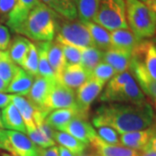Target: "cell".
I'll list each match as a JSON object with an SVG mask.
<instances>
[{
    "instance_id": "6da1fadb",
    "label": "cell",
    "mask_w": 156,
    "mask_h": 156,
    "mask_svg": "<svg viewBox=\"0 0 156 156\" xmlns=\"http://www.w3.org/2000/svg\"><path fill=\"white\" fill-rule=\"evenodd\" d=\"M154 120L153 106L147 101L140 104L107 102L96 108L92 123L96 128L109 127L122 134L150 128Z\"/></svg>"
},
{
    "instance_id": "7a4b0ae2",
    "label": "cell",
    "mask_w": 156,
    "mask_h": 156,
    "mask_svg": "<svg viewBox=\"0 0 156 156\" xmlns=\"http://www.w3.org/2000/svg\"><path fill=\"white\" fill-rule=\"evenodd\" d=\"M57 14L40 2L17 29L20 34L36 42H51L55 38Z\"/></svg>"
},
{
    "instance_id": "3957f363",
    "label": "cell",
    "mask_w": 156,
    "mask_h": 156,
    "mask_svg": "<svg viewBox=\"0 0 156 156\" xmlns=\"http://www.w3.org/2000/svg\"><path fill=\"white\" fill-rule=\"evenodd\" d=\"M128 28L140 39L153 37L156 30V12L139 0H125Z\"/></svg>"
},
{
    "instance_id": "277c9868",
    "label": "cell",
    "mask_w": 156,
    "mask_h": 156,
    "mask_svg": "<svg viewBox=\"0 0 156 156\" xmlns=\"http://www.w3.org/2000/svg\"><path fill=\"white\" fill-rule=\"evenodd\" d=\"M56 42L77 48L95 47L88 29L79 20H69L57 16Z\"/></svg>"
},
{
    "instance_id": "5b68a950",
    "label": "cell",
    "mask_w": 156,
    "mask_h": 156,
    "mask_svg": "<svg viewBox=\"0 0 156 156\" xmlns=\"http://www.w3.org/2000/svg\"><path fill=\"white\" fill-rule=\"evenodd\" d=\"M108 31L128 29L125 0H100L94 21Z\"/></svg>"
},
{
    "instance_id": "8992f818",
    "label": "cell",
    "mask_w": 156,
    "mask_h": 156,
    "mask_svg": "<svg viewBox=\"0 0 156 156\" xmlns=\"http://www.w3.org/2000/svg\"><path fill=\"white\" fill-rule=\"evenodd\" d=\"M0 150L12 156H42V148L26 134L0 128Z\"/></svg>"
},
{
    "instance_id": "52a82bcc",
    "label": "cell",
    "mask_w": 156,
    "mask_h": 156,
    "mask_svg": "<svg viewBox=\"0 0 156 156\" xmlns=\"http://www.w3.org/2000/svg\"><path fill=\"white\" fill-rule=\"evenodd\" d=\"M75 107H77L75 90L56 79L45 102L44 113L48 115L50 112L56 109Z\"/></svg>"
},
{
    "instance_id": "ba28073f",
    "label": "cell",
    "mask_w": 156,
    "mask_h": 156,
    "mask_svg": "<svg viewBox=\"0 0 156 156\" xmlns=\"http://www.w3.org/2000/svg\"><path fill=\"white\" fill-rule=\"evenodd\" d=\"M105 83L89 76L76 92V106L83 114L89 115L90 105L100 95Z\"/></svg>"
},
{
    "instance_id": "9c48e42d",
    "label": "cell",
    "mask_w": 156,
    "mask_h": 156,
    "mask_svg": "<svg viewBox=\"0 0 156 156\" xmlns=\"http://www.w3.org/2000/svg\"><path fill=\"white\" fill-rule=\"evenodd\" d=\"M55 80L56 79L51 80L39 76L35 77L28 95H26L27 101L31 104L35 110L44 113L45 102Z\"/></svg>"
},
{
    "instance_id": "30bf717a",
    "label": "cell",
    "mask_w": 156,
    "mask_h": 156,
    "mask_svg": "<svg viewBox=\"0 0 156 156\" xmlns=\"http://www.w3.org/2000/svg\"><path fill=\"white\" fill-rule=\"evenodd\" d=\"M128 69L132 71L133 78L136 80V83H139L140 89L145 96L147 95L154 102L156 99V80L153 79L143 63L132 57Z\"/></svg>"
},
{
    "instance_id": "8fae6325",
    "label": "cell",
    "mask_w": 156,
    "mask_h": 156,
    "mask_svg": "<svg viewBox=\"0 0 156 156\" xmlns=\"http://www.w3.org/2000/svg\"><path fill=\"white\" fill-rule=\"evenodd\" d=\"M57 131L65 132L83 142L89 145L90 140L96 135V130L94 127L88 122V119L83 118H76L70 121L69 122L62 126Z\"/></svg>"
},
{
    "instance_id": "7c38bea8",
    "label": "cell",
    "mask_w": 156,
    "mask_h": 156,
    "mask_svg": "<svg viewBox=\"0 0 156 156\" xmlns=\"http://www.w3.org/2000/svg\"><path fill=\"white\" fill-rule=\"evenodd\" d=\"M145 101H147L145 95L140 89L139 85L134 78L119 89L116 93L111 95L107 101V102H123L133 104H140Z\"/></svg>"
},
{
    "instance_id": "4fadbf2b",
    "label": "cell",
    "mask_w": 156,
    "mask_h": 156,
    "mask_svg": "<svg viewBox=\"0 0 156 156\" xmlns=\"http://www.w3.org/2000/svg\"><path fill=\"white\" fill-rule=\"evenodd\" d=\"M40 0H17L13 9L9 13L6 24L13 32H16L19 26L28 17L30 12L38 5Z\"/></svg>"
},
{
    "instance_id": "5bb4252c",
    "label": "cell",
    "mask_w": 156,
    "mask_h": 156,
    "mask_svg": "<svg viewBox=\"0 0 156 156\" xmlns=\"http://www.w3.org/2000/svg\"><path fill=\"white\" fill-rule=\"evenodd\" d=\"M154 137H155V127L154 125H153L150 128H146L143 130L122 134L120 136V142L122 145L126 147L137 151H141L149 143L151 140Z\"/></svg>"
},
{
    "instance_id": "9a60e30c",
    "label": "cell",
    "mask_w": 156,
    "mask_h": 156,
    "mask_svg": "<svg viewBox=\"0 0 156 156\" xmlns=\"http://www.w3.org/2000/svg\"><path fill=\"white\" fill-rule=\"evenodd\" d=\"M98 156H140V151L126 147L122 145H113L103 141L96 134L89 142Z\"/></svg>"
},
{
    "instance_id": "2e32d148",
    "label": "cell",
    "mask_w": 156,
    "mask_h": 156,
    "mask_svg": "<svg viewBox=\"0 0 156 156\" xmlns=\"http://www.w3.org/2000/svg\"><path fill=\"white\" fill-rule=\"evenodd\" d=\"M76 118H83L88 119V115L83 114L77 107L75 108H59L49 113V115L45 117V122L50 128L55 130L64 126L65 124L72 121Z\"/></svg>"
},
{
    "instance_id": "e0dca14e",
    "label": "cell",
    "mask_w": 156,
    "mask_h": 156,
    "mask_svg": "<svg viewBox=\"0 0 156 156\" xmlns=\"http://www.w3.org/2000/svg\"><path fill=\"white\" fill-rule=\"evenodd\" d=\"M132 52L128 50L109 48L103 51L102 62L110 65L117 74L128 71L132 59Z\"/></svg>"
},
{
    "instance_id": "ac0fdd59",
    "label": "cell",
    "mask_w": 156,
    "mask_h": 156,
    "mask_svg": "<svg viewBox=\"0 0 156 156\" xmlns=\"http://www.w3.org/2000/svg\"><path fill=\"white\" fill-rule=\"evenodd\" d=\"M35 76L26 72L23 69L17 66L13 77L7 86L6 93L12 95L26 96L33 83Z\"/></svg>"
},
{
    "instance_id": "d6986e66",
    "label": "cell",
    "mask_w": 156,
    "mask_h": 156,
    "mask_svg": "<svg viewBox=\"0 0 156 156\" xmlns=\"http://www.w3.org/2000/svg\"><path fill=\"white\" fill-rule=\"evenodd\" d=\"M112 48L132 52L142 39L138 38L130 29H119L109 31Z\"/></svg>"
},
{
    "instance_id": "ffe728a7",
    "label": "cell",
    "mask_w": 156,
    "mask_h": 156,
    "mask_svg": "<svg viewBox=\"0 0 156 156\" xmlns=\"http://www.w3.org/2000/svg\"><path fill=\"white\" fill-rule=\"evenodd\" d=\"M89 74L81 64H67L62 73L59 81L69 88L77 89L89 77Z\"/></svg>"
},
{
    "instance_id": "44dd1931",
    "label": "cell",
    "mask_w": 156,
    "mask_h": 156,
    "mask_svg": "<svg viewBox=\"0 0 156 156\" xmlns=\"http://www.w3.org/2000/svg\"><path fill=\"white\" fill-rule=\"evenodd\" d=\"M1 116L4 128L26 134V128L22 116L12 103H10L2 109Z\"/></svg>"
},
{
    "instance_id": "7402d4cb",
    "label": "cell",
    "mask_w": 156,
    "mask_h": 156,
    "mask_svg": "<svg viewBox=\"0 0 156 156\" xmlns=\"http://www.w3.org/2000/svg\"><path fill=\"white\" fill-rule=\"evenodd\" d=\"M58 16L69 20L77 18L76 0H40Z\"/></svg>"
},
{
    "instance_id": "603a6c76",
    "label": "cell",
    "mask_w": 156,
    "mask_h": 156,
    "mask_svg": "<svg viewBox=\"0 0 156 156\" xmlns=\"http://www.w3.org/2000/svg\"><path fill=\"white\" fill-rule=\"evenodd\" d=\"M11 103L17 108V110L20 113L26 128V133L27 131H31L36 129L37 127L34 122L35 109L27 101V99L22 95L11 94Z\"/></svg>"
},
{
    "instance_id": "cb8c5ba5",
    "label": "cell",
    "mask_w": 156,
    "mask_h": 156,
    "mask_svg": "<svg viewBox=\"0 0 156 156\" xmlns=\"http://www.w3.org/2000/svg\"><path fill=\"white\" fill-rule=\"evenodd\" d=\"M30 41L23 36H17L13 41L11 42L8 54L9 56L15 64L21 67L29 51V47Z\"/></svg>"
},
{
    "instance_id": "d4e9b609",
    "label": "cell",
    "mask_w": 156,
    "mask_h": 156,
    "mask_svg": "<svg viewBox=\"0 0 156 156\" xmlns=\"http://www.w3.org/2000/svg\"><path fill=\"white\" fill-rule=\"evenodd\" d=\"M53 140L56 143H58L59 145H61V147L66 148L75 156H79L84 154L88 147L87 144L76 139L70 134L57 130L54 131Z\"/></svg>"
},
{
    "instance_id": "484cf974",
    "label": "cell",
    "mask_w": 156,
    "mask_h": 156,
    "mask_svg": "<svg viewBox=\"0 0 156 156\" xmlns=\"http://www.w3.org/2000/svg\"><path fill=\"white\" fill-rule=\"evenodd\" d=\"M83 24L88 29L89 34L93 39L94 44L97 49L105 51L111 48L110 36L108 30L92 21L83 22Z\"/></svg>"
},
{
    "instance_id": "4316f807",
    "label": "cell",
    "mask_w": 156,
    "mask_h": 156,
    "mask_svg": "<svg viewBox=\"0 0 156 156\" xmlns=\"http://www.w3.org/2000/svg\"><path fill=\"white\" fill-rule=\"evenodd\" d=\"M48 60L50 67L52 69L55 77L59 81L62 73L67 63L64 58V55L62 50L61 46L56 42H50L48 49Z\"/></svg>"
},
{
    "instance_id": "83f0119b",
    "label": "cell",
    "mask_w": 156,
    "mask_h": 156,
    "mask_svg": "<svg viewBox=\"0 0 156 156\" xmlns=\"http://www.w3.org/2000/svg\"><path fill=\"white\" fill-rule=\"evenodd\" d=\"M80 64L90 76L94 69L103 60V51L97 49L96 47L80 48Z\"/></svg>"
},
{
    "instance_id": "f1b7e54d",
    "label": "cell",
    "mask_w": 156,
    "mask_h": 156,
    "mask_svg": "<svg viewBox=\"0 0 156 156\" xmlns=\"http://www.w3.org/2000/svg\"><path fill=\"white\" fill-rule=\"evenodd\" d=\"M132 79H133V76H131V74L128 71L116 74L114 77H112L108 81L104 90L101 91V94L100 98H99L100 101L103 102V103L107 102V101L108 100V98L111 95H114L115 93H116L119 89L122 88L125 84L128 83V82L131 81Z\"/></svg>"
},
{
    "instance_id": "f546056e",
    "label": "cell",
    "mask_w": 156,
    "mask_h": 156,
    "mask_svg": "<svg viewBox=\"0 0 156 156\" xmlns=\"http://www.w3.org/2000/svg\"><path fill=\"white\" fill-rule=\"evenodd\" d=\"M50 43V42H37L36 46L38 54V76L53 80L56 79V77L48 60V49Z\"/></svg>"
},
{
    "instance_id": "4dcf8cb0",
    "label": "cell",
    "mask_w": 156,
    "mask_h": 156,
    "mask_svg": "<svg viewBox=\"0 0 156 156\" xmlns=\"http://www.w3.org/2000/svg\"><path fill=\"white\" fill-rule=\"evenodd\" d=\"M76 3L79 21L93 22L98 11L100 0H76Z\"/></svg>"
},
{
    "instance_id": "1f68e13d",
    "label": "cell",
    "mask_w": 156,
    "mask_h": 156,
    "mask_svg": "<svg viewBox=\"0 0 156 156\" xmlns=\"http://www.w3.org/2000/svg\"><path fill=\"white\" fill-rule=\"evenodd\" d=\"M21 68L35 77L38 76V54L37 46L32 42H30L27 56Z\"/></svg>"
},
{
    "instance_id": "d6a6232c",
    "label": "cell",
    "mask_w": 156,
    "mask_h": 156,
    "mask_svg": "<svg viewBox=\"0 0 156 156\" xmlns=\"http://www.w3.org/2000/svg\"><path fill=\"white\" fill-rule=\"evenodd\" d=\"M117 73L113 68L108 63L101 62L92 71L90 76L99 80L106 84L112 77H114Z\"/></svg>"
},
{
    "instance_id": "836d02e7",
    "label": "cell",
    "mask_w": 156,
    "mask_h": 156,
    "mask_svg": "<svg viewBox=\"0 0 156 156\" xmlns=\"http://www.w3.org/2000/svg\"><path fill=\"white\" fill-rule=\"evenodd\" d=\"M17 65L11 61L9 56L0 60V78L7 85L10 83L17 70Z\"/></svg>"
},
{
    "instance_id": "e575fe53",
    "label": "cell",
    "mask_w": 156,
    "mask_h": 156,
    "mask_svg": "<svg viewBox=\"0 0 156 156\" xmlns=\"http://www.w3.org/2000/svg\"><path fill=\"white\" fill-rule=\"evenodd\" d=\"M96 134L103 141L113 145H122L120 142V136L116 131L109 127L97 128Z\"/></svg>"
},
{
    "instance_id": "d590c367",
    "label": "cell",
    "mask_w": 156,
    "mask_h": 156,
    "mask_svg": "<svg viewBox=\"0 0 156 156\" xmlns=\"http://www.w3.org/2000/svg\"><path fill=\"white\" fill-rule=\"evenodd\" d=\"M61 46L67 64H79L81 61L80 48L71 45L59 44Z\"/></svg>"
},
{
    "instance_id": "8d00e7d4",
    "label": "cell",
    "mask_w": 156,
    "mask_h": 156,
    "mask_svg": "<svg viewBox=\"0 0 156 156\" xmlns=\"http://www.w3.org/2000/svg\"><path fill=\"white\" fill-rule=\"evenodd\" d=\"M26 134L28 135L29 138L36 145L38 146L41 148L44 149V148H49V147L56 146L55 140L46 138L44 134L39 132L37 128L31 130V131H27Z\"/></svg>"
},
{
    "instance_id": "74e56055",
    "label": "cell",
    "mask_w": 156,
    "mask_h": 156,
    "mask_svg": "<svg viewBox=\"0 0 156 156\" xmlns=\"http://www.w3.org/2000/svg\"><path fill=\"white\" fill-rule=\"evenodd\" d=\"M11 33L8 27L0 23V50L5 51L11 44Z\"/></svg>"
},
{
    "instance_id": "f35d334b",
    "label": "cell",
    "mask_w": 156,
    "mask_h": 156,
    "mask_svg": "<svg viewBox=\"0 0 156 156\" xmlns=\"http://www.w3.org/2000/svg\"><path fill=\"white\" fill-rule=\"evenodd\" d=\"M17 0H0V16L7 19Z\"/></svg>"
},
{
    "instance_id": "ab89813d",
    "label": "cell",
    "mask_w": 156,
    "mask_h": 156,
    "mask_svg": "<svg viewBox=\"0 0 156 156\" xmlns=\"http://www.w3.org/2000/svg\"><path fill=\"white\" fill-rule=\"evenodd\" d=\"M140 156H156V137L151 140L149 143L140 151Z\"/></svg>"
},
{
    "instance_id": "60d3db41",
    "label": "cell",
    "mask_w": 156,
    "mask_h": 156,
    "mask_svg": "<svg viewBox=\"0 0 156 156\" xmlns=\"http://www.w3.org/2000/svg\"><path fill=\"white\" fill-rule=\"evenodd\" d=\"M11 103V94L0 92V108H4Z\"/></svg>"
},
{
    "instance_id": "b9f144b4",
    "label": "cell",
    "mask_w": 156,
    "mask_h": 156,
    "mask_svg": "<svg viewBox=\"0 0 156 156\" xmlns=\"http://www.w3.org/2000/svg\"><path fill=\"white\" fill-rule=\"evenodd\" d=\"M42 156H59L58 147L54 146L49 148H42Z\"/></svg>"
},
{
    "instance_id": "7bdbcfd3",
    "label": "cell",
    "mask_w": 156,
    "mask_h": 156,
    "mask_svg": "<svg viewBox=\"0 0 156 156\" xmlns=\"http://www.w3.org/2000/svg\"><path fill=\"white\" fill-rule=\"evenodd\" d=\"M142 4H144L151 11L156 12V0H139Z\"/></svg>"
},
{
    "instance_id": "ee69618b",
    "label": "cell",
    "mask_w": 156,
    "mask_h": 156,
    "mask_svg": "<svg viewBox=\"0 0 156 156\" xmlns=\"http://www.w3.org/2000/svg\"><path fill=\"white\" fill-rule=\"evenodd\" d=\"M58 153H59V156H75L69 151L61 146L58 147Z\"/></svg>"
},
{
    "instance_id": "f6af8a7d",
    "label": "cell",
    "mask_w": 156,
    "mask_h": 156,
    "mask_svg": "<svg viewBox=\"0 0 156 156\" xmlns=\"http://www.w3.org/2000/svg\"><path fill=\"white\" fill-rule=\"evenodd\" d=\"M7 84L0 78V92H4L6 93V89H7Z\"/></svg>"
},
{
    "instance_id": "bcb514c9",
    "label": "cell",
    "mask_w": 156,
    "mask_h": 156,
    "mask_svg": "<svg viewBox=\"0 0 156 156\" xmlns=\"http://www.w3.org/2000/svg\"><path fill=\"white\" fill-rule=\"evenodd\" d=\"M9 56V54H8V50H5V51H4V50H0V60L1 59H3V58H5L6 56Z\"/></svg>"
},
{
    "instance_id": "7dc6e473",
    "label": "cell",
    "mask_w": 156,
    "mask_h": 156,
    "mask_svg": "<svg viewBox=\"0 0 156 156\" xmlns=\"http://www.w3.org/2000/svg\"><path fill=\"white\" fill-rule=\"evenodd\" d=\"M0 128H4L3 122H2V116H1V111H0Z\"/></svg>"
},
{
    "instance_id": "c3c4849f",
    "label": "cell",
    "mask_w": 156,
    "mask_h": 156,
    "mask_svg": "<svg viewBox=\"0 0 156 156\" xmlns=\"http://www.w3.org/2000/svg\"><path fill=\"white\" fill-rule=\"evenodd\" d=\"M0 156H12V155H11L10 154H8V153H5H5L0 154Z\"/></svg>"
},
{
    "instance_id": "681fc988",
    "label": "cell",
    "mask_w": 156,
    "mask_h": 156,
    "mask_svg": "<svg viewBox=\"0 0 156 156\" xmlns=\"http://www.w3.org/2000/svg\"><path fill=\"white\" fill-rule=\"evenodd\" d=\"M79 156H97V155H90V154H81V155Z\"/></svg>"
},
{
    "instance_id": "f907efd6",
    "label": "cell",
    "mask_w": 156,
    "mask_h": 156,
    "mask_svg": "<svg viewBox=\"0 0 156 156\" xmlns=\"http://www.w3.org/2000/svg\"><path fill=\"white\" fill-rule=\"evenodd\" d=\"M97 156H98V155H97Z\"/></svg>"
}]
</instances>
